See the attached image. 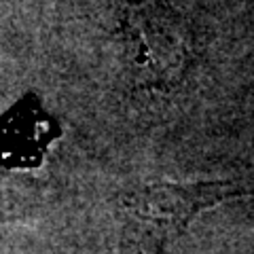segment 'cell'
<instances>
[{"instance_id": "6da1fadb", "label": "cell", "mask_w": 254, "mask_h": 254, "mask_svg": "<svg viewBox=\"0 0 254 254\" xmlns=\"http://www.w3.org/2000/svg\"><path fill=\"white\" fill-rule=\"evenodd\" d=\"M242 197H254V182H142L119 201L123 254H163L201 212Z\"/></svg>"}, {"instance_id": "7a4b0ae2", "label": "cell", "mask_w": 254, "mask_h": 254, "mask_svg": "<svg viewBox=\"0 0 254 254\" xmlns=\"http://www.w3.org/2000/svg\"><path fill=\"white\" fill-rule=\"evenodd\" d=\"M123 45L133 72L146 85L178 83L190 62L185 23L172 6L159 0H142L127 9Z\"/></svg>"}, {"instance_id": "3957f363", "label": "cell", "mask_w": 254, "mask_h": 254, "mask_svg": "<svg viewBox=\"0 0 254 254\" xmlns=\"http://www.w3.org/2000/svg\"><path fill=\"white\" fill-rule=\"evenodd\" d=\"M60 136L58 121L34 95L19 100L0 119V163L9 168H36Z\"/></svg>"}]
</instances>
